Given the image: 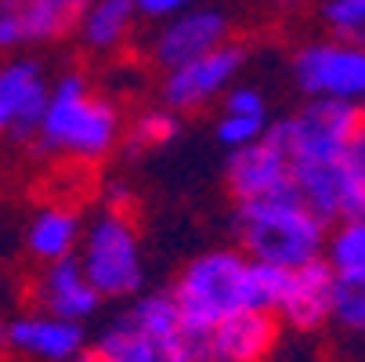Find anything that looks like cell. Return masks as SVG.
<instances>
[{"label":"cell","instance_id":"obj_9","mask_svg":"<svg viewBox=\"0 0 365 362\" xmlns=\"http://www.w3.org/2000/svg\"><path fill=\"white\" fill-rule=\"evenodd\" d=\"M87 323L51 316L43 308H29V312L0 319V355L19 362H73L87 355Z\"/></svg>","mask_w":365,"mask_h":362},{"label":"cell","instance_id":"obj_14","mask_svg":"<svg viewBox=\"0 0 365 362\" xmlns=\"http://www.w3.org/2000/svg\"><path fill=\"white\" fill-rule=\"evenodd\" d=\"M293 188L311 211L329 225L365 214V188L358 185L347 160L293 164Z\"/></svg>","mask_w":365,"mask_h":362},{"label":"cell","instance_id":"obj_10","mask_svg":"<svg viewBox=\"0 0 365 362\" xmlns=\"http://www.w3.org/2000/svg\"><path fill=\"white\" fill-rule=\"evenodd\" d=\"M228 40H232V15L221 4L206 0V4L188 8V11L155 26V33L148 40V59L160 73H167L192 59L210 55L214 47H221Z\"/></svg>","mask_w":365,"mask_h":362},{"label":"cell","instance_id":"obj_22","mask_svg":"<svg viewBox=\"0 0 365 362\" xmlns=\"http://www.w3.org/2000/svg\"><path fill=\"white\" fill-rule=\"evenodd\" d=\"M181 134V113H174L170 106H148L141 109L130 124H127V145L134 152H155L167 149L174 138Z\"/></svg>","mask_w":365,"mask_h":362},{"label":"cell","instance_id":"obj_8","mask_svg":"<svg viewBox=\"0 0 365 362\" xmlns=\"http://www.w3.org/2000/svg\"><path fill=\"white\" fill-rule=\"evenodd\" d=\"M250 62V51L239 40H228L214 47L210 55L192 59L178 69H167L160 80V101L174 113H202L210 106H221V98L242 80Z\"/></svg>","mask_w":365,"mask_h":362},{"label":"cell","instance_id":"obj_30","mask_svg":"<svg viewBox=\"0 0 365 362\" xmlns=\"http://www.w3.org/2000/svg\"><path fill=\"white\" fill-rule=\"evenodd\" d=\"M94 358H98V355H94ZM98 362H101V358H98Z\"/></svg>","mask_w":365,"mask_h":362},{"label":"cell","instance_id":"obj_2","mask_svg":"<svg viewBox=\"0 0 365 362\" xmlns=\"http://www.w3.org/2000/svg\"><path fill=\"white\" fill-rule=\"evenodd\" d=\"M120 141H127V124L116 98L98 91L80 69L62 73L51 87V101L33 145L62 164L94 167L106 164Z\"/></svg>","mask_w":365,"mask_h":362},{"label":"cell","instance_id":"obj_15","mask_svg":"<svg viewBox=\"0 0 365 362\" xmlns=\"http://www.w3.org/2000/svg\"><path fill=\"white\" fill-rule=\"evenodd\" d=\"M336 272L329 268L326 257L311 261L304 268H293L286 276V290L279 301V319L282 326L297 333H319L333 326V301H336Z\"/></svg>","mask_w":365,"mask_h":362},{"label":"cell","instance_id":"obj_26","mask_svg":"<svg viewBox=\"0 0 365 362\" xmlns=\"http://www.w3.org/2000/svg\"><path fill=\"white\" fill-rule=\"evenodd\" d=\"M347 164H351L358 185L365 188V127L358 131V138H354V145H351V152H347Z\"/></svg>","mask_w":365,"mask_h":362},{"label":"cell","instance_id":"obj_4","mask_svg":"<svg viewBox=\"0 0 365 362\" xmlns=\"http://www.w3.org/2000/svg\"><path fill=\"white\" fill-rule=\"evenodd\" d=\"M101 362H199L170 290H145L94 341Z\"/></svg>","mask_w":365,"mask_h":362},{"label":"cell","instance_id":"obj_6","mask_svg":"<svg viewBox=\"0 0 365 362\" xmlns=\"http://www.w3.org/2000/svg\"><path fill=\"white\" fill-rule=\"evenodd\" d=\"M365 109L347 101L307 98L300 109L272 124V134L286 145L289 164H329L347 160V152L365 127Z\"/></svg>","mask_w":365,"mask_h":362},{"label":"cell","instance_id":"obj_12","mask_svg":"<svg viewBox=\"0 0 365 362\" xmlns=\"http://www.w3.org/2000/svg\"><path fill=\"white\" fill-rule=\"evenodd\" d=\"M225 185H228L235 203L268 199L275 192H289L293 188V164H289L286 145L268 131L253 145L232 149L228 164H225Z\"/></svg>","mask_w":365,"mask_h":362},{"label":"cell","instance_id":"obj_7","mask_svg":"<svg viewBox=\"0 0 365 362\" xmlns=\"http://www.w3.org/2000/svg\"><path fill=\"white\" fill-rule=\"evenodd\" d=\"M289 80L304 98L347 101L365 109V44L329 33L304 40L289 59Z\"/></svg>","mask_w":365,"mask_h":362},{"label":"cell","instance_id":"obj_16","mask_svg":"<svg viewBox=\"0 0 365 362\" xmlns=\"http://www.w3.org/2000/svg\"><path fill=\"white\" fill-rule=\"evenodd\" d=\"M29 301H33V308H43V312L73 319V323H91L101 312V304H106L101 290L83 272L80 257L40 265V272L33 276V286H29Z\"/></svg>","mask_w":365,"mask_h":362},{"label":"cell","instance_id":"obj_28","mask_svg":"<svg viewBox=\"0 0 365 362\" xmlns=\"http://www.w3.org/2000/svg\"><path fill=\"white\" fill-rule=\"evenodd\" d=\"M73 362H98L94 355H80V358H73Z\"/></svg>","mask_w":365,"mask_h":362},{"label":"cell","instance_id":"obj_29","mask_svg":"<svg viewBox=\"0 0 365 362\" xmlns=\"http://www.w3.org/2000/svg\"><path fill=\"white\" fill-rule=\"evenodd\" d=\"M0 362H8V355H0Z\"/></svg>","mask_w":365,"mask_h":362},{"label":"cell","instance_id":"obj_18","mask_svg":"<svg viewBox=\"0 0 365 362\" xmlns=\"http://www.w3.org/2000/svg\"><path fill=\"white\" fill-rule=\"evenodd\" d=\"M83 228H87V221L80 218L76 206H69V203H40L26 221L22 246L36 265L69 261V257L80 253Z\"/></svg>","mask_w":365,"mask_h":362},{"label":"cell","instance_id":"obj_20","mask_svg":"<svg viewBox=\"0 0 365 362\" xmlns=\"http://www.w3.org/2000/svg\"><path fill=\"white\" fill-rule=\"evenodd\" d=\"M272 131V109L268 94L253 84H235L221 98V116H217V141L232 152L242 145H253Z\"/></svg>","mask_w":365,"mask_h":362},{"label":"cell","instance_id":"obj_3","mask_svg":"<svg viewBox=\"0 0 365 362\" xmlns=\"http://www.w3.org/2000/svg\"><path fill=\"white\" fill-rule=\"evenodd\" d=\"M235 236L253 261L293 272L326 257L329 221H322L297 188H289L268 199L235 203Z\"/></svg>","mask_w":365,"mask_h":362},{"label":"cell","instance_id":"obj_5","mask_svg":"<svg viewBox=\"0 0 365 362\" xmlns=\"http://www.w3.org/2000/svg\"><path fill=\"white\" fill-rule=\"evenodd\" d=\"M76 257L106 301H134L138 293H145L148 283L145 243L127 206L101 203L87 218Z\"/></svg>","mask_w":365,"mask_h":362},{"label":"cell","instance_id":"obj_11","mask_svg":"<svg viewBox=\"0 0 365 362\" xmlns=\"http://www.w3.org/2000/svg\"><path fill=\"white\" fill-rule=\"evenodd\" d=\"M51 87L55 80L47 76V66L40 59L8 55L0 62V138L36 141Z\"/></svg>","mask_w":365,"mask_h":362},{"label":"cell","instance_id":"obj_27","mask_svg":"<svg viewBox=\"0 0 365 362\" xmlns=\"http://www.w3.org/2000/svg\"><path fill=\"white\" fill-rule=\"evenodd\" d=\"M66 4H69L73 11H83V4H87V0H66Z\"/></svg>","mask_w":365,"mask_h":362},{"label":"cell","instance_id":"obj_1","mask_svg":"<svg viewBox=\"0 0 365 362\" xmlns=\"http://www.w3.org/2000/svg\"><path fill=\"white\" fill-rule=\"evenodd\" d=\"M286 268L253 261L242 246H214L181 265L170 293L192 337L210 333L239 312H279Z\"/></svg>","mask_w":365,"mask_h":362},{"label":"cell","instance_id":"obj_17","mask_svg":"<svg viewBox=\"0 0 365 362\" xmlns=\"http://www.w3.org/2000/svg\"><path fill=\"white\" fill-rule=\"evenodd\" d=\"M76 15L66 0H0V55L62 40L76 29Z\"/></svg>","mask_w":365,"mask_h":362},{"label":"cell","instance_id":"obj_23","mask_svg":"<svg viewBox=\"0 0 365 362\" xmlns=\"http://www.w3.org/2000/svg\"><path fill=\"white\" fill-rule=\"evenodd\" d=\"M333 326H336L347 341L365 344V279H340V283H336Z\"/></svg>","mask_w":365,"mask_h":362},{"label":"cell","instance_id":"obj_24","mask_svg":"<svg viewBox=\"0 0 365 362\" xmlns=\"http://www.w3.org/2000/svg\"><path fill=\"white\" fill-rule=\"evenodd\" d=\"M319 22L329 36L365 44V0H322Z\"/></svg>","mask_w":365,"mask_h":362},{"label":"cell","instance_id":"obj_21","mask_svg":"<svg viewBox=\"0 0 365 362\" xmlns=\"http://www.w3.org/2000/svg\"><path fill=\"white\" fill-rule=\"evenodd\" d=\"M326 261L336 279H365V214L329 225Z\"/></svg>","mask_w":365,"mask_h":362},{"label":"cell","instance_id":"obj_13","mask_svg":"<svg viewBox=\"0 0 365 362\" xmlns=\"http://www.w3.org/2000/svg\"><path fill=\"white\" fill-rule=\"evenodd\" d=\"M279 333L282 319L275 312H239L192 341L199 362H268Z\"/></svg>","mask_w":365,"mask_h":362},{"label":"cell","instance_id":"obj_25","mask_svg":"<svg viewBox=\"0 0 365 362\" xmlns=\"http://www.w3.org/2000/svg\"><path fill=\"white\" fill-rule=\"evenodd\" d=\"M199 4H206V0H134L141 22H155V26L188 11V8H199Z\"/></svg>","mask_w":365,"mask_h":362},{"label":"cell","instance_id":"obj_19","mask_svg":"<svg viewBox=\"0 0 365 362\" xmlns=\"http://www.w3.org/2000/svg\"><path fill=\"white\" fill-rule=\"evenodd\" d=\"M141 15L134 0H87L76 15V36L80 47L94 59H116L120 51L134 40Z\"/></svg>","mask_w":365,"mask_h":362}]
</instances>
